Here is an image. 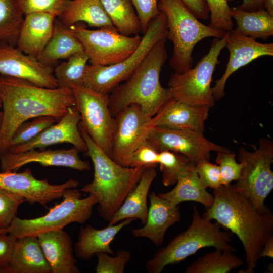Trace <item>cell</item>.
Returning a JSON list of instances; mask_svg holds the SVG:
<instances>
[{
  "label": "cell",
  "instance_id": "1",
  "mask_svg": "<svg viewBox=\"0 0 273 273\" xmlns=\"http://www.w3.org/2000/svg\"><path fill=\"white\" fill-rule=\"evenodd\" d=\"M213 203L202 217L215 220L221 226L237 236L244 248L247 267L238 272L253 273L258 256L266 240L273 236V214L262 212L243 194L232 185L214 189Z\"/></svg>",
  "mask_w": 273,
  "mask_h": 273
},
{
  "label": "cell",
  "instance_id": "2",
  "mask_svg": "<svg viewBox=\"0 0 273 273\" xmlns=\"http://www.w3.org/2000/svg\"><path fill=\"white\" fill-rule=\"evenodd\" d=\"M3 122L0 128V155L18 127L33 118L50 116L61 119L75 106L72 89L48 88L19 78L2 75Z\"/></svg>",
  "mask_w": 273,
  "mask_h": 273
},
{
  "label": "cell",
  "instance_id": "3",
  "mask_svg": "<svg viewBox=\"0 0 273 273\" xmlns=\"http://www.w3.org/2000/svg\"><path fill=\"white\" fill-rule=\"evenodd\" d=\"M78 128L94 168L93 180L79 190L96 197L99 215L109 221L139 183L147 167H128L117 163L93 141L80 122Z\"/></svg>",
  "mask_w": 273,
  "mask_h": 273
},
{
  "label": "cell",
  "instance_id": "4",
  "mask_svg": "<svg viewBox=\"0 0 273 273\" xmlns=\"http://www.w3.org/2000/svg\"><path fill=\"white\" fill-rule=\"evenodd\" d=\"M166 39L159 40L125 82L109 94V107L113 117L125 107L136 104L152 117L171 98L168 89L160 82V72L167 58Z\"/></svg>",
  "mask_w": 273,
  "mask_h": 273
},
{
  "label": "cell",
  "instance_id": "5",
  "mask_svg": "<svg viewBox=\"0 0 273 273\" xmlns=\"http://www.w3.org/2000/svg\"><path fill=\"white\" fill-rule=\"evenodd\" d=\"M211 220L201 216L194 206L190 225L155 252L146 263L148 272L160 273L167 265L179 263L205 247L236 252V248L230 244L233 233L221 230L219 223Z\"/></svg>",
  "mask_w": 273,
  "mask_h": 273
},
{
  "label": "cell",
  "instance_id": "6",
  "mask_svg": "<svg viewBox=\"0 0 273 273\" xmlns=\"http://www.w3.org/2000/svg\"><path fill=\"white\" fill-rule=\"evenodd\" d=\"M158 7L166 17L167 38L173 44L169 63L175 73L193 67L192 53L199 41L207 37L220 38L226 32L202 23L180 0H158Z\"/></svg>",
  "mask_w": 273,
  "mask_h": 273
},
{
  "label": "cell",
  "instance_id": "7",
  "mask_svg": "<svg viewBox=\"0 0 273 273\" xmlns=\"http://www.w3.org/2000/svg\"><path fill=\"white\" fill-rule=\"evenodd\" d=\"M167 34L166 17L160 11L150 22L138 48L128 58L108 66L87 64L84 75L83 86L100 93L110 94L129 77L159 40L167 38Z\"/></svg>",
  "mask_w": 273,
  "mask_h": 273
},
{
  "label": "cell",
  "instance_id": "8",
  "mask_svg": "<svg viewBox=\"0 0 273 273\" xmlns=\"http://www.w3.org/2000/svg\"><path fill=\"white\" fill-rule=\"evenodd\" d=\"M80 192L75 188L66 189L62 197L63 200L40 217L22 219L16 216L8 228V233L17 239L37 236L46 232L63 229L72 223H85L92 216L93 208L98 201L90 194L82 198Z\"/></svg>",
  "mask_w": 273,
  "mask_h": 273
},
{
  "label": "cell",
  "instance_id": "9",
  "mask_svg": "<svg viewBox=\"0 0 273 273\" xmlns=\"http://www.w3.org/2000/svg\"><path fill=\"white\" fill-rule=\"evenodd\" d=\"M228 32L220 38H214L208 52L194 67L171 74L168 89L172 98L191 105L210 108L215 105L211 86L212 75L220 63L218 57L225 47Z\"/></svg>",
  "mask_w": 273,
  "mask_h": 273
},
{
  "label": "cell",
  "instance_id": "10",
  "mask_svg": "<svg viewBox=\"0 0 273 273\" xmlns=\"http://www.w3.org/2000/svg\"><path fill=\"white\" fill-rule=\"evenodd\" d=\"M258 143L252 152L244 147L239 149L238 159L242 167L238 180L232 186L248 197L258 210L265 212L269 210L264 201L273 189V142L262 138Z\"/></svg>",
  "mask_w": 273,
  "mask_h": 273
},
{
  "label": "cell",
  "instance_id": "11",
  "mask_svg": "<svg viewBox=\"0 0 273 273\" xmlns=\"http://www.w3.org/2000/svg\"><path fill=\"white\" fill-rule=\"evenodd\" d=\"M68 28L80 42L93 65L108 66L122 61L136 50L142 39L139 35L121 34L115 28L90 30L77 23Z\"/></svg>",
  "mask_w": 273,
  "mask_h": 273
},
{
  "label": "cell",
  "instance_id": "12",
  "mask_svg": "<svg viewBox=\"0 0 273 273\" xmlns=\"http://www.w3.org/2000/svg\"><path fill=\"white\" fill-rule=\"evenodd\" d=\"M80 123L93 141L111 157L115 119L109 107V94L84 86L72 88Z\"/></svg>",
  "mask_w": 273,
  "mask_h": 273
},
{
  "label": "cell",
  "instance_id": "13",
  "mask_svg": "<svg viewBox=\"0 0 273 273\" xmlns=\"http://www.w3.org/2000/svg\"><path fill=\"white\" fill-rule=\"evenodd\" d=\"M146 140L159 152L178 153L195 165L202 160L209 161L211 151L228 149L209 141L203 133L189 129L155 126L148 129Z\"/></svg>",
  "mask_w": 273,
  "mask_h": 273
},
{
  "label": "cell",
  "instance_id": "14",
  "mask_svg": "<svg viewBox=\"0 0 273 273\" xmlns=\"http://www.w3.org/2000/svg\"><path fill=\"white\" fill-rule=\"evenodd\" d=\"M78 184L79 181L71 178L61 184H51L47 179L35 178L29 168L22 172L0 173V189L20 195L31 204L37 203L43 206L62 198L66 189L76 188Z\"/></svg>",
  "mask_w": 273,
  "mask_h": 273
},
{
  "label": "cell",
  "instance_id": "15",
  "mask_svg": "<svg viewBox=\"0 0 273 273\" xmlns=\"http://www.w3.org/2000/svg\"><path fill=\"white\" fill-rule=\"evenodd\" d=\"M0 74L25 80L42 87H58L52 67L4 41H0Z\"/></svg>",
  "mask_w": 273,
  "mask_h": 273
},
{
  "label": "cell",
  "instance_id": "16",
  "mask_svg": "<svg viewBox=\"0 0 273 273\" xmlns=\"http://www.w3.org/2000/svg\"><path fill=\"white\" fill-rule=\"evenodd\" d=\"M114 117L111 158L121 165L123 160L146 139L148 130L147 123L151 117L146 115L136 104L125 107Z\"/></svg>",
  "mask_w": 273,
  "mask_h": 273
},
{
  "label": "cell",
  "instance_id": "17",
  "mask_svg": "<svg viewBox=\"0 0 273 273\" xmlns=\"http://www.w3.org/2000/svg\"><path fill=\"white\" fill-rule=\"evenodd\" d=\"M225 47L229 51V59L222 76L215 81L212 87L215 101L224 95L226 83L230 76L238 69L257 58L273 56V43H262L255 39L246 36L233 29L228 32Z\"/></svg>",
  "mask_w": 273,
  "mask_h": 273
},
{
  "label": "cell",
  "instance_id": "18",
  "mask_svg": "<svg viewBox=\"0 0 273 273\" xmlns=\"http://www.w3.org/2000/svg\"><path fill=\"white\" fill-rule=\"evenodd\" d=\"M79 152L74 147L68 149L7 152L0 155L1 168L2 172L16 171L29 163H38L45 167H65L81 171L89 170L90 163L81 159Z\"/></svg>",
  "mask_w": 273,
  "mask_h": 273
},
{
  "label": "cell",
  "instance_id": "19",
  "mask_svg": "<svg viewBox=\"0 0 273 273\" xmlns=\"http://www.w3.org/2000/svg\"><path fill=\"white\" fill-rule=\"evenodd\" d=\"M80 121L78 109L75 106L71 107L58 123L50 125L28 142L11 148L7 152L19 153L31 149H44L52 145L67 143L87 155L86 144L78 128Z\"/></svg>",
  "mask_w": 273,
  "mask_h": 273
},
{
  "label": "cell",
  "instance_id": "20",
  "mask_svg": "<svg viewBox=\"0 0 273 273\" xmlns=\"http://www.w3.org/2000/svg\"><path fill=\"white\" fill-rule=\"evenodd\" d=\"M209 109L207 106L191 105L171 97L148 120L147 127L189 129L203 133Z\"/></svg>",
  "mask_w": 273,
  "mask_h": 273
},
{
  "label": "cell",
  "instance_id": "21",
  "mask_svg": "<svg viewBox=\"0 0 273 273\" xmlns=\"http://www.w3.org/2000/svg\"><path fill=\"white\" fill-rule=\"evenodd\" d=\"M150 205L144 225L132 230L135 238H146L157 246L163 242L167 229L181 220L179 207L159 197L155 192L149 195Z\"/></svg>",
  "mask_w": 273,
  "mask_h": 273
},
{
  "label": "cell",
  "instance_id": "22",
  "mask_svg": "<svg viewBox=\"0 0 273 273\" xmlns=\"http://www.w3.org/2000/svg\"><path fill=\"white\" fill-rule=\"evenodd\" d=\"M57 18L54 14L44 12L24 15L16 47L26 54L37 58L52 36Z\"/></svg>",
  "mask_w": 273,
  "mask_h": 273
},
{
  "label": "cell",
  "instance_id": "23",
  "mask_svg": "<svg viewBox=\"0 0 273 273\" xmlns=\"http://www.w3.org/2000/svg\"><path fill=\"white\" fill-rule=\"evenodd\" d=\"M51 273H79L73 255L72 239L63 229L37 236Z\"/></svg>",
  "mask_w": 273,
  "mask_h": 273
},
{
  "label": "cell",
  "instance_id": "24",
  "mask_svg": "<svg viewBox=\"0 0 273 273\" xmlns=\"http://www.w3.org/2000/svg\"><path fill=\"white\" fill-rule=\"evenodd\" d=\"M129 218L114 225H108L102 229H97L90 225L81 227L77 241L74 246L76 256L81 260H89L96 254L105 252L114 255L110 247L118 233L125 226L135 220Z\"/></svg>",
  "mask_w": 273,
  "mask_h": 273
},
{
  "label": "cell",
  "instance_id": "25",
  "mask_svg": "<svg viewBox=\"0 0 273 273\" xmlns=\"http://www.w3.org/2000/svg\"><path fill=\"white\" fill-rule=\"evenodd\" d=\"M176 185L171 191L157 195L175 205L188 201L203 205L205 209L212 206L214 198L201 183L195 164L190 162L179 172Z\"/></svg>",
  "mask_w": 273,
  "mask_h": 273
},
{
  "label": "cell",
  "instance_id": "26",
  "mask_svg": "<svg viewBox=\"0 0 273 273\" xmlns=\"http://www.w3.org/2000/svg\"><path fill=\"white\" fill-rule=\"evenodd\" d=\"M10 268L11 273H51L37 236L16 239Z\"/></svg>",
  "mask_w": 273,
  "mask_h": 273
},
{
  "label": "cell",
  "instance_id": "27",
  "mask_svg": "<svg viewBox=\"0 0 273 273\" xmlns=\"http://www.w3.org/2000/svg\"><path fill=\"white\" fill-rule=\"evenodd\" d=\"M155 168L146 169L139 183L108 221V225H114L129 218L138 219L142 224L146 223L148 212L147 199L150 187L157 176Z\"/></svg>",
  "mask_w": 273,
  "mask_h": 273
},
{
  "label": "cell",
  "instance_id": "28",
  "mask_svg": "<svg viewBox=\"0 0 273 273\" xmlns=\"http://www.w3.org/2000/svg\"><path fill=\"white\" fill-rule=\"evenodd\" d=\"M58 18L67 27L83 22L91 27L115 28L101 0H69L65 9Z\"/></svg>",
  "mask_w": 273,
  "mask_h": 273
},
{
  "label": "cell",
  "instance_id": "29",
  "mask_svg": "<svg viewBox=\"0 0 273 273\" xmlns=\"http://www.w3.org/2000/svg\"><path fill=\"white\" fill-rule=\"evenodd\" d=\"M83 50L82 45L68 28L56 19L52 36L37 59L44 65L52 67L59 60Z\"/></svg>",
  "mask_w": 273,
  "mask_h": 273
},
{
  "label": "cell",
  "instance_id": "30",
  "mask_svg": "<svg viewBox=\"0 0 273 273\" xmlns=\"http://www.w3.org/2000/svg\"><path fill=\"white\" fill-rule=\"evenodd\" d=\"M232 18L236 22L238 32L254 39H266L273 35V17L263 9L245 11L236 7L230 9Z\"/></svg>",
  "mask_w": 273,
  "mask_h": 273
},
{
  "label": "cell",
  "instance_id": "31",
  "mask_svg": "<svg viewBox=\"0 0 273 273\" xmlns=\"http://www.w3.org/2000/svg\"><path fill=\"white\" fill-rule=\"evenodd\" d=\"M103 6L117 31L124 35H139L140 20L130 0H101Z\"/></svg>",
  "mask_w": 273,
  "mask_h": 273
},
{
  "label": "cell",
  "instance_id": "32",
  "mask_svg": "<svg viewBox=\"0 0 273 273\" xmlns=\"http://www.w3.org/2000/svg\"><path fill=\"white\" fill-rule=\"evenodd\" d=\"M243 260L233 252L215 249L192 262L186 273H228L243 265Z\"/></svg>",
  "mask_w": 273,
  "mask_h": 273
},
{
  "label": "cell",
  "instance_id": "33",
  "mask_svg": "<svg viewBox=\"0 0 273 273\" xmlns=\"http://www.w3.org/2000/svg\"><path fill=\"white\" fill-rule=\"evenodd\" d=\"M67 59L54 69L58 87L72 89L74 86H83L84 72L89 61L87 54L83 50L74 53Z\"/></svg>",
  "mask_w": 273,
  "mask_h": 273
},
{
  "label": "cell",
  "instance_id": "34",
  "mask_svg": "<svg viewBox=\"0 0 273 273\" xmlns=\"http://www.w3.org/2000/svg\"><path fill=\"white\" fill-rule=\"evenodd\" d=\"M23 15L16 0H0V41L16 45Z\"/></svg>",
  "mask_w": 273,
  "mask_h": 273
},
{
  "label": "cell",
  "instance_id": "35",
  "mask_svg": "<svg viewBox=\"0 0 273 273\" xmlns=\"http://www.w3.org/2000/svg\"><path fill=\"white\" fill-rule=\"evenodd\" d=\"M190 162L184 155L169 150L159 152L158 164L162 173L161 182L165 187L176 183L180 171Z\"/></svg>",
  "mask_w": 273,
  "mask_h": 273
},
{
  "label": "cell",
  "instance_id": "36",
  "mask_svg": "<svg viewBox=\"0 0 273 273\" xmlns=\"http://www.w3.org/2000/svg\"><path fill=\"white\" fill-rule=\"evenodd\" d=\"M57 120L52 116H43L23 122L13 134L8 144V150L28 142Z\"/></svg>",
  "mask_w": 273,
  "mask_h": 273
},
{
  "label": "cell",
  "instance_id": "37",
  "mask_svg": "<svg viewBox=\"0 0 273 273\" xmlns=\"http://www.w3.org/2000/svg\"><path fill=\"white\" fill-rule=\"evenodd\" d=\"M209 10V26L225 32L233 29L234 24L228 0H205Z\"/></svg>",
  "mask_w": 273,
  "mask_h": 273
},
{
  "label": "cell",
  "instance_id": "38",
  "mask_svg": "<svg viewBox=\"0 0 273 273\" xmlns=\"http://www.w3.org/2000/svg\"><path fill=\"white\" fill-rule=\"evenodd\" d=\"M159 152L146 139L122 162L121 165L134 167H156L158 164Z\"/></svg>",
  "mask_w": 273,
  "mask_h": 273
},
{
  "label": "cell",
  "instance_id": "39",
  "mask_svg": "<svg viewBox=\"0 0 273 273\" xmlns=\"http://www.w3.org/2000/svg\"><path fill=\"white\" fill-rule=\"evenodd\" d=\"M217 153L216 162L219 168L222 185H229L233 181H237L242 165L236 161L235 153L229 149Z\"/></svg>",
  "mask_w": 273,
  "mask_h": 273
},
{
  "label": "cell",
  "instance_id": "40",
  "mask_svg": "<svg viewBox=\"0 0 273 273\" xmlns=\"http://www.w3.org/2000/svg\"><path fill=\"white\" fill-rule=\"evenodd\" d=\"M96 255L97 273H123L131 257L130 252L126 250H119L115 256H111L105 252L98 253Z\"/></svg>",
  "mask_w": 273,
  "mask_h": 273
},
{
  "label": "cell",
  "instance_id": "41",
  "mask_svg": "<svg viewBox=\"0 0 273 273\" xmlns=\"http://www.w3.org/2000/svg\"><path fill=\"white\" fill-rule=\"evenodd\" d=\"M26 200L17 194L0 189V228L7 229Z\"/></svg>",
  "mask_w": 273,
  "mask_h": 273
},
{
  "label": "cell",
  "instance_id": "42",
  "mask_svg": "<svg viewBox=\"0 0 273 273\" xmlns=\"http://www.w3.org/2000/svg\"><path fill=\"white\" fill-rule=\"evenodd\" d=\"M23 15L34 12H44L55 15L57 18L65 9L69 0H16Z\"/></svg>",
  "mask_w": 273,
  "mask_h": 273
},
{
  "label": "cell",
  "instance_id": "43",
  "mask_svg": "<svg viewBox=\"0 0 273 273\" xmlns=\"http://www.w3.org/2000/svg\"><path fill=\"white\" fill-rule=\"evenodd\" d=\"M195 166L199 178L206 188L215 189L222 185L218 165L212 164L208 160H204L199 162Z\"/></svg>",
  "mask_w": 273,
  "mask_h": 273
},
{
  "label": "cell",
  "instance_id": "44",
  "mask_svg": "<svg viewBox=\"0 0 273 273\" xmlns=\"http://www.w3.org/2000/svg\"><path fill=\"white\" fill-rule=\"evenodd\" d=\"M138 15L144 34L152 19L159 13L158 0H130Z\"/></svg>",
  "mask_w": 273,
  "mask_h": 273
},
{
  "label": "cell",
  "instance_id": "45",
  "mask_svg": "<svg viewBox=\"0 0 273 273\" xmlns=\"http://www.w3.org/2000/svg\"><path fill=\"white\" fill-rule=\"evenodd\" d=\"M16 239L8 233L0 234V273H11L10 264Z\"/></svg>",
  "mask_w": 273,
  "mask_h": 273
},
{
  "label": "cell",
  "instance_id": "46",
  "mask_svg": "<svg viewBox=\"0 0 273 273\" xmlns=\"http://www.w3.org/2000/svg\"><path fill=\"white\" fill-rule=\"evenodd\" d=\"M198 19H208L209 10L205 0H180Z\"/></svg>",
  "mask_w": 273,
  "mask_h": 273
},
{
  "label": "cell",
  "instance_id": "47",
  "mask_svg": "<svg viewBox=\"0 0 273 273\" xmlns=\"http://www.w3.org/2000/svg\"><path fill=\"white\" fill-rule=\"evenodd\" d=\"M233 1V0H228V2ZM263 1L264 0H243L241 5L237 7L240 9L248 11H254L260 9H264L263 6Z\"/></svg>",
  "mask_w": 273,
  "mask_h": 273
},
{
  "label": "cell",
  "instance_id": "48",
  "mask_svg": "<svg viewBox=\"0 0 273 273\" xmlns=\"http://www.w3.org/2000/svg\"><path fill=\"white\" fill-rule=\"evenodd\" d=\"M273 258V236L270 237L265 242L263 247L258 256L259 259L261 257Z\"/></svg>",
  "mask_w": 273,
  "mask_h": 273
},
{
  "label": "cell",
  "instance_id": "49",
  "mask_svg": "<svg viewBox=\"0 0 273 273\" xmlns=\"http://www.w3.org/2000/svg\"><path fill=\"white\" fill-rule=\"evenodd\" d=\"M263 6L267 13L273 17V0H264Z\"/></svg>",
  "mask_w": 273,
  "mask_h": 273
},
{
  "label": "cell",
  "instance_id": "50",
  "mask_svg": "<svg viewBox=\"0 0 273 273\" xmlns=\"http://www.w3.org/2000/svg\"><path fill=\"white\" fill-rule=\"evenodd\" d=\"M2 75L0 74V109L2 107Z\"/></svg>",
  "mask_w": 273,
  "mask_h": 273
},
{
  "label": "cell",
  "instance_id": "51",
  "mask_svg": "<svg viewBox=\"0 0 273 273\" xmlns=\"http://www.w3.org/2000/svg\"><path fill=\"white\" fill-rule=\"evenodd\" d=\"M3 119V112L0 111V128L1 127Z\"/></svg>",
  "mask_w": 273,
  "mask_h": 273
},
{
  "label": "cell",
  "instance_id": "52",
  "mask_svg": "<svg viewBox=\"0 0 273 273\" xmlns=\"http://www.w3.org/2000/svg\"><path fill=\"white\" fill-rule=\"evenodd\" d=\"M8 233V230L0 228V234Z\"/></svg>",
  "mask_w": 273,
  "mask_h": 273
}]
</instances>
